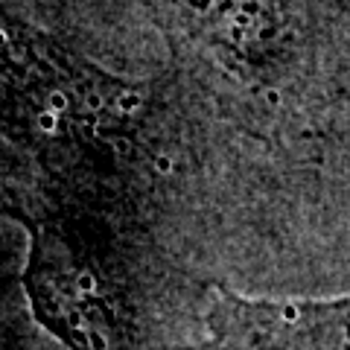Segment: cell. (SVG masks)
Instances as JSON below:
<instances>
[{
  "instance_id": "cell-1",
  "label": "cell",
  "mask_w": 350,
  "mask_h": 350,
  "mask_svg": "<svg viewBox=\"0 0 350 350\" xmlns=\"http://www.w3.org/2000/svg\"><path fill=\"white\" fill-rule=\"evenodd\" d=\"M137 96L0 9V135L56 170L114 163Z\"/></svg>"
},
{
  "instance_id": "cell-3",
  "label": "cell",
  "mask_w": 350,
  "mask_h": 350,
  "mask_svg": "<svg viewBox=\"0 0 350 350\" xmlns=\"http://www.w3.org/2000/svg\"><path fill=\"white\" fill-rule=\"evenodd\" d=\"M204 350H350V295L342 298H243L219 286Z\"/></svg>"
},
{
  "instance_id": "cell-4",
  "label": "cell",
  "mask_w": 350,
  "mask_h": 350,
  "mask_svg": "<svg viewBox=\"0 0 350 350\" xmlns=\"http://www.w3.org/2000/svg\"><path fill=\"white\" fill-rule=\"evenodd\" d=\"M280 0H161L167 27L225 68L266 70L289 44Z\"/></svg>"
},
{
  "instance_id": "cell-2",
  "label": "cell",
  "mask_w": 350,
  "mask_h": 350,
  "mask_svg": "<svg viewBox=\"0 0 350 350\" xmlns=\"http://www.w3.org/2000/svg\"><path fill=\"white\" fill-rule=\"evenodd\" d=\"M29 231L24 286L32 315L68 350H131L123 286L100 257L53 222L18 216Z\"/></svg>"
}]
</instances>
